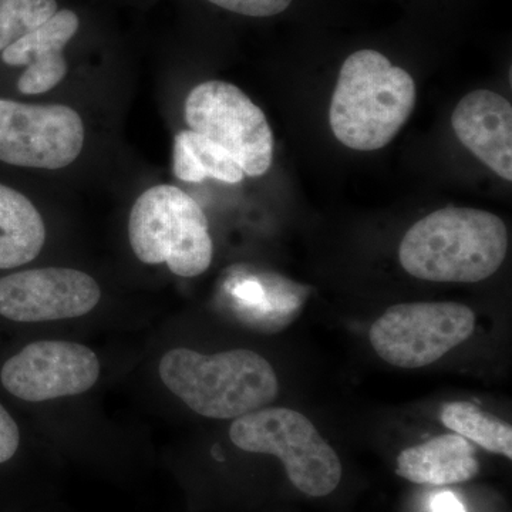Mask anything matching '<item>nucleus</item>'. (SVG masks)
<instances>
[{
	"mask_svg": "<svg viewBox=\"0 0 512 512\" xmlns=\"http://www.w3.org/2000/svg\"><path fill=\"white\" fill-rule=\"evenodd\" d=\"M229 439L248 453L278 457L291 483L309 497H326L342 480L338 454L296 410L264 407L238 417Z\"/></svg>",
	"mask_w": 512,
	"mask_h": 512,
	"instance_id": "5",
	"label": "nucleus"
},
{
	"mask_svg": "<svg viewBox=\"0 0 512 512\" xmlns=\"http://www.w3.org/2000/svg\"><path fill=\"white\" fill-rule=\"evenodd\" d=\"M128 239L141 262L167 264L183 278L204 274L214 255L204 211L174 185H156L137 198L128 220Z\"/></svg>",
	"mask_w": 512,
	"mask_h": 512,
	"instance_id": "4",
	"label": "nucleus"
},
{
	"mask_svg": "<svg viewBox=\"0 0 512 512\" xmlns=\"http://www.w3.org/2000/svg\"><path fill=\"white\" fill-rule=\"evenodd\" d=\"M20 443L18 424L0 404V464L15 456Z\"/></svg>",
	"mask_w": 512,
	"mask_h": 512,
	"instance_id": "19",
	"label": "nucleus"
},
{
	"mask_svg": "<svg viewBox=\"0 0 512 512\" xmlns=\"http://www.w3.org/2000/svg\"><path fill=\"white\" fill-rule=\"evenodd\" d=\"M190 130L225 148L248 177H262L274 161V134L264 111L234 84L208 80L185 100Z\"/></svg>",
	"mask_w": 512,
	"mask_h": 512,
	"instance_id": "7",
	"label": "nucleus"
},
{
	"mask_svg": "<svg viewBox=\"0 0 512 512\" xmlns=\"http://www.w3.org/2000/svg\"><path fill=\"white\" fill-rule=\"evenodd\" d=\"M45 242V221L32 201L0 184V269L29 264Z\"/></svg>",
	"mask_w": 512,
	"mask_h": 512,
	"instance_id": "14",
	"label": "nucleus"
},
{
	"mask_svg": "<svg viewBox=\"0 0 512 512\" xmlns=\"http://www.w3.org/2000/svg\"><path fill=\"white\" fill-rule=\"evenodd\" d=\"M158 370L170 392L208 419H238L264 409L279 392L274 367L247 349L215 355L173 349L165 353Z\"/></svg>",
	"mask_w": 512,
	"mask_h": 512,
	"instance_id": "3",
	"label": "nucleus"
},
{
	"mask_svg": "<svg viewBox=\"0 0 512 512\" xmlns=\"http://www.w3.org/2000/svg\"><path fill=\"white\" fill-rule=\"evenodd\" d=\"M218 8L249 16V18H271L285 12L292 0H208Z\"/></svg>",
	"mask_w": 512,
	"mask_h": 512,
	"instance_id": "18",
	"label": "nucleus"
},
{
	"mask_svg": "<svg viewBox=\"0 0 512 512\" xmlns=\"http://www.w3.org/2000/svg\"><path fill=\"white\" fill-rule=\"evenodd\" d=\"M80 19L73 10H57L47 22L23 36L2 52L8 66H26L20 76V93L42 94L62 82L67 74L63 49L79 30Z\"/></svg>",
	"mask_w": 512,
	"mask_h": 512,
	"instance_id": "12",
	"label": "nucleus"
},
{
	"mask_svg": "<svg viewBox=\"0 0 512 512\" xmlns=\"http://www.w3.org/2000/svg\"><path fill=\"white\" fill-rule=\"evenodd\" d=\"M99 376L100 362L92 349L64 340H42L10 357L0 380L18 399L40 403L87 392Z\"/></svg>",
	"mask_w": 512,
	"mask_h": 512,
	"instance_id": "9",
	"label": "nucleus"
},
{
	"mask_svg": "<svg viewBox=\"0 0 512 512\" xmlns=\"http://www.w3.org/2000/svg\"><path fill=\"white\" fill-rule=\"evenodd\" d=\"M476 329L473 309L456 302H414L390 306L369 330L384 362L402 369L433 365L466 342Z\"/></svg>",
	"mask_w": 512,
	"mask_h": 512,
	"instance_id": "6",
	"label": "nucleus"
},
{
	"mask_svg": "<svg viewBox=\"0 0 512 512\" xmlns=\"http://www.w3.org/2000/svg\"><path fill=\"white\" fill-rule=\"evenodd\" d=\"M508 232L504 221L476 208L447 207L417 221L400 242L407 274L443 284H476L504 264Z\"/></svg>",
	"mask_w": 512,
	"mask_h": 512,
	"instance_id": "1",
	"label": "nucleus"
},
{
	"mask_svg": "<svg viewBox=\"0 0 512 512\" xmlns=\"http://www.w3.org/2000/svg\"><path fill=\"white\" fill-rule=\"evenodd\" d=\"M174 174L185 183H202L207 178L238 184L245 174L225 148L192 130L180 131L174 138Z\"/></svg>",
	"mask_w": 512,
	"mask_h": 512,
	"instance_id": "15",
	"label": "nucleus"
},
{
	"mask_svg": "<svg viewBox=\"0 0 512 512\" xmlns=\"http://www.w3.org/2000/svg\"><path fill=\"white\" fill-rule=\"evenodd\" d=\"M416 97L409 72L376 50H359L340 69L330 103V128L350 150H380L412 116Z\"/></svg>",
	"mask_w": 512,
	"mask_h": 512,
	"instance_id": "2",
	"label": "nucleus"
},
{
	"mask_svg": "<svg viewBox=\"0 0 512 512\" xmlns=\"http://www.w3.org/2000/svg\"><path fill=\"white\" fill-rule=\"evenodd\" d=\"M84 146V124L63 104L0 99V161L15 167L60 170L76 161Z\"/></svg>",
	"mask_w": 512,
	"mask_h": 512,
	"instance_id": "8",
	"label": "nucleus"
},
{
	"mask_svg": "<svg viewBox=\"0 0 512 512\" xmlns=\"http://www.w3.org/2000/svg\"><path fill=\"white\" fill-rule=\"evenodd\" d=\"M440 420L448 430L471 440L490 453L512 458L511 424L485 412L470 402H450L440 410Z\"/></svg>",
	"mask_w": 512,
	"mask_h": 512,
	"instance_id": "16",
	"label": "nucleus"
},
{
	"mask_svg": "<svg viewBox=\"0 0 512 512\" xmlns=\"http://www.w3.org/2000/svg\"><path fill=\"white\" fill-rule=\"evenodd\" d=\"M480 473L476 450L458 434H441L397 457L396 474L414 484L466 483Z\"/></svg>",
	"mask_w": 512,
	"mask_h": 512,
	"instance_id": "13",
	"label": "nucleus"
},
{
	"mask_svg": "<svg viewBox=\"0 0 512 512\" xmlns=\"http://www.w3.org/2000/svg\"><path fill=\"white\" fill-rule=\"evenodd\" d=\"M57 10L56 0H0V53L47 22Z\"/></svg>",
	"mask_w": 512,
	"mask_h": 512,
	"instance_id": "17",
	"label": "nucleus"
},
{
	"mask_svg": "<svg viewBox=\"0 0 512 512\" xmlns=\"http://www.w3.org/2000/svg\"><path fill=\"white\" fill-rule=\"evenodd\" d=\"M433 512H467L461 501L450 491L437 494L431 501Z\"/></svg>",
	"mask_w": 512,
	"mask_h": 512,
	"instance_id": "20",
	"label": "nucleus"
},
{
	"mask_svg": "<svg viewBox=\"0 0 512 512\" xmlns=\"http://www.w3.org/2000/svg\"><path fill=\"white\" fill-rule=\"evenodd\" d=\"M100 298L99 284L77 269H30L0 279V316L13 322L80 318Z\"/></svg>",
	"mask_w": 512,
	"mask_h": 512,
	"instance_id": "10",
	"label": "nucleus"
},
{
	"mask_svg": "<svg viewBox=\"0 0 512 512\" xmlns=\"http://www.w3.org/2000/svg\"><path fill=\"white\" fill-rule=\"evenodd\" d=\"M458 140L505 181L512 180V106L501 94L474 90L451 116Z\"/></svg>",
	"mask_w": 512,
	"mask_h": 512,
	"instance_id": "11",
	"label": "nucleus"
}]
</instances>
